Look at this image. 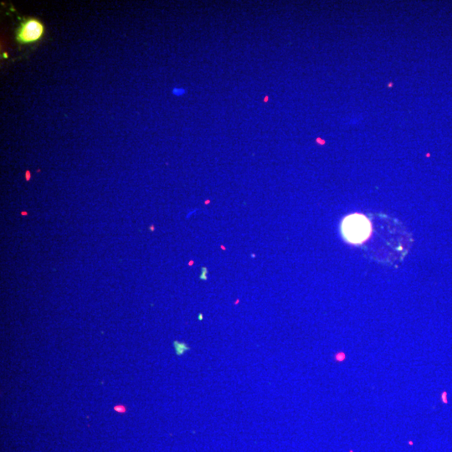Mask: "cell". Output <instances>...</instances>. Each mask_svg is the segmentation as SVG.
I'll list each match as a JSON object with an SVG mask.
<instances>
[{"label":"cell","instance_id":"obj_9","mask_svg":"<svg viewBox=\"0 0 452 452\" xmlns=\"http://www.w3.org/2000/svg\"><path fill=\"white\" fill-rule=\"evenodd\" d=\"M22 215H27V213H26V212H22Z\"/></svg>","mask_w":452,"mask_h":452},{"label":"cell","instance_id":"obj_7","mask_svg":"<svg viewBox=\"0 0 452 452\" xmlns=\"http://www.w3.org/2000/svg\"><path fill=\"white\" fill-rule=\"evenodd\" d=\"M198 318H199V320L200 321L203 320V314H202V313H200L199 316H198Z\"/></svg>","mask_w":452,"mask_h":452},{"label":"cell","instance_id":"obj_10","mask_svg":"<svg viewBox=\"0 0 452 452\" xmlns=\"http://www.w3.org/2000/svg\"><path fill=\"white\" fill-rule=\"evenodd\" d=\"M150 229H151V230H153V229H154L153 226H151V227H150Z\"/></svg>","mask_w":452,"mask_h":452},{"label":"cell","instance_id":"obj_5","mask_svg":"<svg viewBox=\"0 0 452 452\" xmlns=\"http://www.w3.org/2000/svg\"><path fill=\"white\" fill-rule=\"evenodd\" d=\"M335 358H336V360L338 361V362H342V361H344V358H345V354H344V352H339L338 354H336Z\"/></svg>","mask_w":452,"mask_h":452},{"label":"cell","instance_id":"obj_3","mask_svg":"<svg viewBox=\"0 0 452 452\" xmlns=\"http://www.w3.org/2000/svg\"><path fill=\"white\" fill-rule=\"evenodd\" d=\"M174 346H175V351H176L177 356L183 355L184 352L190 349V348L186 344L180 343L178 341L174 342Z\"/></svg>","mask_w":452,"mask_h":452},{"label":"cell","instance_id":"obj_4","mask_svg":"<svg viewBox=\"0 0 452 452\" xmlns=\"http://www.w3.org/2000/svg\"><path fill=\"white\" fill-rule=\"evenodd\" d=\"M207 275H208V270H207L206 267H202V272H201V276H200V278H201V280H207Z\"/></svg>","mask_w":452,"mask_h":452},{"label":"cell","instance_id":"obj_1","mask_svg":"<svg viewBox=\"0 0 452 452\" xmlns=\"http://www.w3.org/2000/svg\"><path fill=\"white\" fill-rule=\"evenodd\" d=\"M372 230V219L358 213L348 215L341 224V233L344 240L356 246L366 243Z\"/></svg>","mask_w":452,"mask_h":452},{"label":"cell","instance_id":"obj_8","mask_svg":"<svg viewBox=\"0 0 452 452\" xmlns=\"http://www.w3.org/2000/svg\"><path fill=\"white\" fill-rule=\"evenodd\" d=\"M26 179L29 180V172L26 173Z\"/></svg>","mask_w":452,"mask_h":452},{"label":"cell","instance_id":"obj_6","mask_svg":"<svg viewBox=\"0 0 452 452\" xmlns=\"http://www.w3.org/2000/svg\"><path fill=\"white\" fill-rule=\"evenodd\" d=\"M114 409L116 411H118L119 413H125L126 412V407L123 406V405H118V406H115Z\"/></svg>","mask_w":452,"mask_h":452},{"label":"cell","instance_id":"obj_2","mask_svg":"<svg viewBox=\"0 0 452 452\" xmlns=\"http://www.w3.org/2000/svg\"><path fill=\"white\" fill-rule=\"evenodd\" d=\"M45 29L44 24L39 19H25L15 32V40L22 45L35 43L43 37Z\"/></svg>","mask_w":452,"mask_h":452}]
</instances>
